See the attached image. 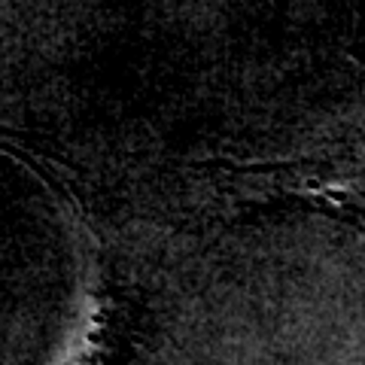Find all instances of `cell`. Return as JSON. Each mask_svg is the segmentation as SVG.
<instances>
[{"instance_id": "obj_1", "label": "cell", "mask_w": 365, "mask_h": 365, "mask_svg": "<svg viewBox=\"0 0 365 365\" xmlns=\"http://www.w3.org/2000/svg\"><path fill=\"white\" fill-rule=\"evenodd\" d=\"M216 177L241 204L307 210L365 235V119L311 150L268 162H216Z\"/></svg>"}]
</instances>
